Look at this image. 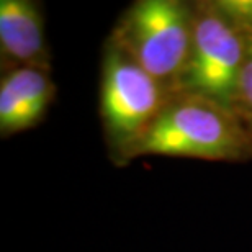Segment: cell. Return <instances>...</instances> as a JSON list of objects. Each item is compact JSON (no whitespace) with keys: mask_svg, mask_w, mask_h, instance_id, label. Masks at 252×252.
Wrapping results in <instances>:
<instances>
[{"mask_svg":"<svg viewBox=\"0 0 252 252\" xmlns=\"http://www.w3.org/2000/svg\"><path fill=\"white\" fill-rule=\"evenodd\" d=\"M141 156L246 162L252 159V134L231 108L179 94L134 144L128 162Z\"/></svg>","mask_w":252,"mask_h":252,"instance_id":"cell-1","label":"cell"},{"mask_svg":"<svg viewBox=\"0 0 252 252\" xmlns=\"http://www.w3.org/2000/svg\"><path fill=\"white\" fill-rule=\"evenodd\" d=\"M108 38L170 95H177L193 41V2H133Z\"/></svg>","mask_w":252,"mask_h":252,"instance_id":"cell-2","label":"cell"},{"mask_svg":"<svg viewBox=\"0 0 252 252\" xmlns=\"http://www.w3.org/2000/svg\"><path fill=\"white\" fill-rule=\"evenodd\" d=\"M174 95L154 80L112 38L103 48L100 120L115 164L128 156Z\"/></svg>","mask_w":252,"mask_h":252,"instance_id":"cell-3","label":"cell"},{"mask_svg":"<svg viewBox=\"0 0 252 252\" xmlns=\"http://www.w3.org/2000/svg\"><path fill=\"white\" fill-rule=\"evenodd\" d=\"M244 54L246 36L216 0L193 2V41L179 94L200 95L233 110Z\"/></svg>","mask_w":252,"mask_h":252,"instance_id":"cell-4","label":"cell"},{"mask_svg":"<svg viewBox=\"0 0 252 252\" xmlns=\"http://www.w3.org/2000/svg\"><path fill=\"white\" fill-rule=\"evenodd\" d=\"M0 59L2 70L34 67L51 72L41 3L34 0L0 2Z\"/></svg>","mask_w":252,"mask_h":252,"instance_id":"cell-5","label":"cell"},{"mask_svg":"<svg viewBox=\"0 0 252 252\" xmlns=\"http://www.w3.org/2000/svg\"><path fill=\"white\" fill-rule=\"evenodd\" d=\"M51 72L34 67L2 70L0 80V136L10 138L38 126L56 97Z\"/></svg>","mask_w":252,"mask_h":252,"instance_id":"cell-6","label":"cell"},{"mask_svg":"<svg viewBox=\"0 0 252 252\" xmlns=\"http://www.w3.org/2000/svg\"><path fill=\"white\" fill-rule=\"evenodd\" d=\"M233 112L252 134V36H246V54L236 85Z\"/></svg>","mask_w":252,"mask_h":252,"instance_id":"cell-7","label":"cell"},{"mask_svg":"<svg viewBox=\"0 0 252 252\" xmlns=\"http://www.w3.org/2000/svg\"><path fill=\"white\" fill-rule=\"evenodd\" d=\"M216 3L244 36H252V0H216Z\"/></svg>","mask_w":252,"mask_h":252,"instance_id":"cell-8","label":"cell"}]
</instances>
